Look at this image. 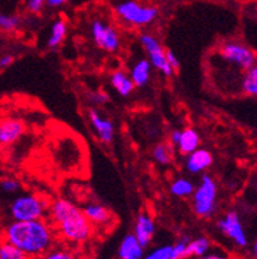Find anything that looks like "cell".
Instances as JSON below:
<instances>
[{
    "label": "cell",
    "mask_w": 257,
    "mask_h": 259,
    "mask_svg": "<svg viewBox=\"0 0 257 259\" xmlns=\"http://www.w3.org/2000/svg\"><path fill=\"white\" fill-rule=\"evenodd\" d=\"M252 251H253V255L256 256V258H257V240L254 241V243H253V247H252Z\"/></svg>",
    "instance_id": "obj_37"
},
{
    "label": "cell",
    "mask_w": 257,
    "mask_h": 259,
    "mask_svg": "<svg viewBox=\"0 0 257 259\" xmlns=\"http://www.w3.org/2000/svg\"><path fill=\"white\" fill-rule=\"evenodd\" d=\"M82 210L88 221L93 225V228L109 227L112 224V220H113L111 210L100 203H88Z\"/></svg>",
    "instance_id": "obj_14"
},
{
    "label": "cell",
    "mask_w": 257,
    "mask_h": 259,
    "mask_svg": "<svg viewBox=\"0 0 257 259\" xmlns=\"http://www.w3.org/2000/svg\"><path fill=\"white\" fill-rule=\"evenodd\" d=\"M139 42L144 49V52H146L148 61H150L153 69H157L158 71L162 72L167 78L172 76L173 70L171 69V66L168 65V61H167V49H164V46L162 45L159 39L151 33H142L139 36Z\"/></svg>",
    "instance_id": "obj_8"
},
{
    "label": "cell",
    "mask_w": 257,
    "mask_h": 259,
    "mask_svg": "<svg viewBox=\"0 0 257 259\" xmlns=\"http://www.w3.org/2000/svg\"><path fill=\"white\" fill-rule=\"evenodd\" d=\"M254 187H256V192H257V182H256V186H254Z\"/></svg>",
    "instance_id": "obj_38"
},
{
    "label": "cell",
    "mask_w": 257,
    "mask_h": 259,
    "mask_svg": "<svg viewBox=\"0 0 257 259\" xmlns=\"http://www.w3.org/2000/svg\"><path fill=\"white\" fill-rule=\"evenodd\" d=\"M198 259H225V258H222V256H217V255H208V256L203 255Z\"/></svg>",
    "instance_id": "obj_36"
},
{
    "label": "cell",
    "mask_w": 257,
    "mask_h": 259,
    "mask_svg": "<svg viewBox=\"0 0 257 259\" xmlns=\"http://www.w3.org/2000/svg\"><path fill=\"white\" fill-rule=\"evenodd\" d=\"M218 228L222 233L234 241L238 246L245 247L248 245V238L245 230L243 228L240 217L235 210H230L225 216H222L218 220Z\"/></svg>",
    "instance_id": "obj_9"
},
{
    "label": "cell",
    "mask_w": 257,
    "mask_h": 259,
    "mask_svg": "<svg viewBox=\"0 0 257 259\" xmlns=\"http://www.w3.org/2000/svg\"><path fill=\"white\" fill-rule=\"evenodd\" d=\"M155 223L152 217L148 213H139L135 220L134 225V236L138 240V242L142 245V247H147L152 241L153 234H155Z\"/></svg>",
    "instance_id": "obj_13"
},
{
    "label": "cell",
    "mask_w": 257,
    "mask_h": 259,
    "mask_svg": "<svg viewBox=\"0 0 257 259\" xmlns=\"http://www.w3.org/2000/svg\"><path fill=\"white\" fill-rule=\"evenodd\" d=\"M241 91L245 95L257 98V62L247 71H244V75L241 79Z\"/></svg>",
    "instance_id": "obj_20"
},
{
    "label": "cell",
    "mask_w": 257,
    "mask_h": 259,
    "mask_svg": "<svg viewBox=\"0 0 257 259\" xmlns=\"http://www.w3.org/2000/svg\"><path fill=\"white\" fill-rule=\"evenodd\" d=\"M189 242V238H182L179 242L172 245V253H171V259H185V249Z\"/></svg>",
    "instance_id": "obj_29"
},
{
    "label": "cell",
    "mask_w": 257,
    "mask_h": 259,
    "mask_svg": "<svg viewBox=\"0 0 257 259\" xmlns=\"http://www.w3.org/2000/svg\"><path fill=\"white\" fill-rule=\"evenodd\" d=\"M170 191L176 197H189L192 196L194 191V184L192 183V181H189L188 178L180 177L171 183Z\"/></svg>",
    "instance_id": "obj_22"
},
{
    "label": "cell",
    "mask_w": 257,
    "mask_h": 259,
    "mask_svg": "<svg viewBox=\"0 0 257 259\" xmlns=\"http://www.w3.org/2000/svg\"><path fill=\"white\" fill-rule=\"evenodd\" d=\"M151 69H152V66H151L150 61L146 58L138 59L137 62L131 66L129 75H130L135 87H144L147 83L150 82Z\"/></svg>",
    "instance_id": "obj_17"
},
{
    "label": "cell",
    "mask_w": 257,
    "mask_h": 259,
    "mask_svg": "<svg viewBox=\"0 0 257 259\" xmlns=\"http://www.w3.org/2000/svg\"><path fill=\"white\" fill-rule=\"evenodd\" d=\"M49 203L38 194L17 195L10 201L7 213L11 221H33L47 217Z\"/></svg>",
    "instance_id": "obj_4"
},
{
    "label": "cell",
    "mask_w": 257,
    "mask_h": 259,
    "mask_svg": "<svg viewBox=\"0 0 257 259\" xmlns=\"http://www.w3.org/2000/svg\"><path fill=\"white\" fill-rule=\"evenodd\" d=\"M199 144H201V137H199L198 132L195 131L194 128L189 126V128L181 131L180 140L176 145V148H177L180 154L188 155L194 150H197L199 148Z\"/></svg>",
    "instance_id": "obj_15"
},
{
    "label": "cell",
    "mask_w": 257,
    "mask_h": 259,
    "mask_svg": "<svg viewBox=\"0 0 257 259\" xmlns=\"http://www.w3.org/2000/svg\"><path fill=\"white\" fill-rule=\"evenodd\" d=\"M180 135H181V131H172L171 132L170 135V142L171 145H173L176 148V145H177V142H179L180 140Z\"/></svg>",
    "instance_id": "obj_35"
},
{
    "label": "cell",
    "mask_w": 257,
    "mask_h": 259,
    "mask_svg": "<svg viewBox=\"0 0 257 259\" xmlns=\"http://www.w3.org/2000/svg\"><path fill=\"white\" fill-rule=\"evenodd\" d=\"M152 157L157 161V163L167 166L172 161V151L167 144H158L152 149Z\"/></svg>",
    "instance_id": "obj_23"
},
{
    "label": "cell",
    "mask_w": 257,
    "mask_h": 259,
    "mask_svg": "<svg viewBox=\"0 0 257 259\" xmlns=\"http://www.w3.org/2000/svg\"><path fill=\"white\" fill-rule=\"evenodd\" d=\"M0 190L4 194H16L20 190V182L12 177H4L0 179Z\"/></svg>",
    "instance_id": "obj_27"
},
{
    "label": "cell",
    "mask_w": 257,
    "mask_h": 259,
    "mask_svg": "<svg viewBox=\"0 0 257 259\" xmlns=\"http://www.w3.org/2000/svg\"><path fill=\"white\" fill-rule=\"evenodd\" d=\"M21 25V19L17 15L0 12V30L2 32H15Z\"/></svg>",
    "instance_id": "obj_24"
},
{
    "label": "cell",
    "mask_w": 257,
    "mask_h": 259,
    "mask_svg": "<svg viewBox=\"0 0 257 259\" xmlns=\"http://www.w3.org/2000/svg\"><path fill=\"white\" fill-rule=\"evenodd\" d=\"M88 120H89V124L93 129L94 136L97 137L101 144L108 145L113 141L116 129H114V124L112 122V120L101 115L100 112L96 111V109L88 111Z\"/></svg>",
    "instance_id": "obj_10"
},
{
    "label": "cell",
    "mask_w": 257,
    "mask_h": 259,
    "mask_svg": "<svg viewBox=\"0 0 257 259\" xmlns=\"http://www.w3.org/2000/svg\"><path fill=\"white\" fill-rule=\"evenodd\" d=\"M0 259H32L21 250L12 246L10 243L0 241Z\"/></svg>",
    "instance_id": "obj_26"
},
{
    "label": "cell",
    "mask_w": 257,
    "mask_h": 259,
    "mask_svg": "<svg viewBox=\"0 0 257 259\" xmlns=\"http://www.w3.org/2000/svg\"><path fill=\"white\" fill-rule=\"evenodd\" d=\"M25 125L16 117H4L0 120V146H11L21 138Z\"/></svg>",
    "instance_id": "obj_11"
},
{
    "label": "cell",
    "mask_w": 257,
    "mask_h": 259,
    "mask_svg": "<svg viewBox=\"0 0 257 259\" xmlns=\"http://www.w3.org/2000/svg\"><path fill=\"white\" fill-rule=\"evenodd\" d=\"M12 62L13 56H11V54H6V56L0 57V69H6V67L12 65Z\"/></svg>",
    "instance_id": "obj_33"
},
{
    "label": "cell",
    "mask_w": 257,
    "mask_h": 259,
    "mask_svg": "<svg viewBox=\"0 0 257 259\" xmlns=\"http://www.w3.org/2000/svg\"><path fill=\"white\" fill-rule=\"evenodd\" d=\"M89 34L98 49L107 53H116L121 48V36L117 28L108 20L94 17L89 24Z\"/></svg>",
    "instance_id": "obj_6"
},
{
    "label": "cell",
    "mask_w": 257,
    "mask_h": 259,
    "mask_svg": "<svg viewBox=\"0 0 257 259\" xmlns=\"http://www.w3.org/2000/svg\"><path fill=\"white\" fill-rule=\"evenodd\" d=\"M171 253H172V246L171 245H164V246L157 247L151 253L143 255L142 259H171Z\"/></svg>",
    "instance_id": "obj_28"
},
{
    "label": "cell",
    "mask_w": 257,
    "mask_h": 259,
    "mask_svg": "<svg viewBox=\"0 0 257 259\" xmlns=\"http://www.w3.org/2000/svg\"><path fill=\"white\" fill-rule=\"evenodd\" d=\"M66 36H67V23H66L65 19L59 17L52 24L49 37H47V41H46V46L52 50L58 49L66 39Z\"/></svg>",
    "instance_id": "obj_19"
},
{
    "label": "cell",
    "mask_w": 257,
    "mask_h": 259,
    "mask_svg": "<svg viewBox=\"0 0 257 259\" xmlns=\"http://www.w3.org/2000/svg\"><path fill=\"white\" fill-rule=\"evenodd\" d=\"M111 84L113 85V89L116 90L122 98L130 96L131 94H133L134 89H135V85H134L130 75H129L126 71L120 69L112 72Z\"/></svg>",
    "instance_id": "obj_18"
},
{
    "label": "cell",
    "mask_w": 257,
    "mask_h": 259,
    "mask_svg": "<svg viewBox=\"0 0 257 259\" xmlns=\"http://www.w3.org/2000/svg\"><path fill=\"white\" fill-rule=\"evenodd\" d=\"M143 250L144 247H142L133 233L126 234L118 249V256L120 259H142Z\"/></svg>",
    "instance_id": "obj_16"
},
{
    "label": "cell",
    "mask_w": 257,
    "mask_h": 259,
    "mask_svg": "<svg viewBox=\"0 0 257 259\" xmlns=\"http://www.w3.org/2000/svg\"><path fill=\"white\" fill-rule=\"evenodd\" d=\"M56 229L49 220L10 221L0 229V241L10 243L24 254L36 259L57 243Z\"/></svg>",
    "instance_id": "obj_1"
},
{
    "label": "cell",
    "mask_w": 257,
    "mask_h": 259,
    "mask_svg": "<svg viewBox=\"0 0 257 259\" xmlns=\"http://www.w3.org/2000/svg\"><path fill=\"white\" fill-rule=\"evenodd\" d=\"M36 259H79L72 250L67 249V247H58L54 246L50 249L49 251H46L41 256Z\"/></svg>",
    "instance_id": "obj_25"
},
{
    "label": "cell",
    "mask_w": 257,
    "mask_h": 259,
    "mask_svg": "<svg viewBox=\"0 0 257 259\" xmlns=\"http://www.w3.org/2000/svg\"><path fill=\"white\" fill-rule=\"evenodd\" d=\"M219 56L223 61L243 71H247L257 62L254 53L239 41H227L222 44L219 46Z\"/></svg>",
    "instance_id": "obj_7"
},
{
    "label": "cell",
    "mask_w": 257,
    "mask_h": 259,
    "mask_svg": "<svg viewBox=\"0 0 257 259\" xmlns=\"http://www.w3.org/2000/svg\"><path fill=\"white\" fill-rule=\"evenodd\" d=\"M46 6V0H28L26 2V10L30 13H38Z\"/></svg>",
    "instance_id": "obj_30"
},
{
    "label": "cell",
    "mask_w": 257,
    "mask_h": 259,
    "mask_svg": "<svg viewBox=\"0 0 257 259\" xmlns=\"http://www.w3.org/2000/svg\"><path fill=\"white\" fill-rule=\"evenodd\" d=\"M113 12L120 23L130 28H144L159 17V8L140 0H116Z\"/></svg>",
    "instance_id": "obj_3"
},
{
    "label": "cell",
    "mask_w": 257,
    "mask_h": 259,
    "mask_svg": "<svg viewBox=\"0 0 257 259\" xmlns=\"http://www.w3.org/2000/svg\"><path fill=\"white\" fill-rule=\"evenodd\" d=\"M66 3H69V0H46V6L49 8H61Z\"/></svg>",
    "instance_id": "obj_34"
},
{
    "label": "cell",
    "mask_w": 257,
    "mask_h": 259,
    "mask_svg": "<svg viewBox=\"0 0 257 259\" xmlns=\"http://www.w3.org/2000/svg\"><path fill=\"white\" fill-rule=\"evenodd\" d=\"M47 217L59 238L72 245L91 240L94 228L83 210L67 199H57L49 204Z\"/></svg>",
    "instance_id": "obj_2"
},
{
    "label": "cell",
    "mask_w": 257,
    "mask_h": 259,
    "mask_svg": "<svg viewBox=\"0 0 257 259\" xmlns=\"http://www.w3.org/2000/svg\"><path fill=\"white\" fill-rule=\"evenodd\" d=\"M88 99H89V102H92L96 105H102L108 102V96L101 94V92H91L88 95Z\"/></svg>",
    "instance_id": "obj_31"
},
{
    "label": "cell",
    "mask_w": 257,
    "mask_h": 259,
    "mask_svg": "<svg viewBox=\"0 0 257 259\" xmlns=\"http://www.w3.org/2000/svg\"><path fill=\"white\" fill-rule=\"evenodd\" d=\"M166 56H167V61H168V65L171 66V69H172L173 71L179 70L180 61H179V58H177V56H176L175 53H173L172 50L167 49L166 50Z\"/></svg>",
    "instance_id": "obj_32"
},
{
    "label": "cell",
    "mask_w": 257,
    "mask_h": 259,
    "mask_svg": "<svg viewBox=\"0 0 257 259\" xmlns=\"http://www.w3.org/2000/svg\"><path fill=\"white\" fill-rule=\"evenodd\" d=\"M213 162H214V158H213L212 153L208 149L198 148L197 150L186 155L185 168L190 174L197 175L208 170L213 164Z\"/></svg>",
    "instance_id": "obj_12"
},
{
    "label": "cell",
    "mask_w": 257,
    "mask_h": 259,
    "mask_svg": "<svg viewBox=\"0 0 257 259\" xmlns=\"http://www.w3.org/2000/svg\"><path fill=\"white\" fill-rule=\"evenodd\" d=\"M209 249H210V242L206 237H199L193 241H189L185 249V258H190V256L201 258L208 253Z\"/></svg>",
    "instance_id": "obj_21"
},
{
    "label": "cell",
    "mask_w": 257,
    "mask_h": 259,
    "mask_svg": "<svg viewBox=\"0 0 257 259\" xmlns=\"http://www.w3.org/2000/svg\"><path fill=\"white\" fill-rule=\"evenodd\" d=\"M193 210L201 219H209L217 212L218 205V186L212 175H202L198 186L192 194Z\"/></svg>",
    "instance_id": "obj_5"
}]
</instances>
